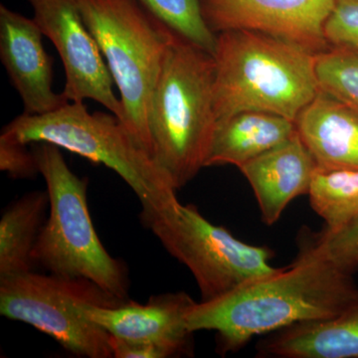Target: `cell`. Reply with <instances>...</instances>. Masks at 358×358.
Masks as SVG:
<instances>
[{
    "mask_svg": "<svg viewBox=\"0 0 358 358\" xmlns=\"http://www.w3.org/2000/svg\"><path fill=\"white\" fill-rule=\"evenodd\" d=\"M357 289L352 275L334 264L298 256L289 267L215 300L196 303L188 315L187 326L192 333L214 331L216 352L229 355L258 336L334 317Z\"/></svg>",
    "mask_w": 358,
    "mask_h": 358,
    "instance_id": "6da1fadb",
    "label": "cell"
},
{
    "mask_svg": "<svg viewBox=\"0 0 358 358\" xmlns=\"http://www.w3.org/2000/svg\"><path fill=\"white\" fill-rule=\"evenodd\" d=\"M213 57L217 122L251 110L294 122L320 89L315 54L264 33H218Z\"/></svg>",
    "mask_w": 358,
    "mask_h": 358,
    "instance_id": "7a4b0ae2",
    "label": "cell"
},
{
    "mask_svg": "<svg viewBox=\"0 0 358 358\" xmlns=\"http://www.w3.org/2000/svg\"><path fill=\"white\" fill-rule=\"evenodd\" d=\"M212 54L176 35L167 48L148 112L152 155L176 190L205 167L217 117Z\"/></svg>",
    "mask_w": 358,
    "mask_h": 358,
    "instance_id": "3957f363",
    "label": "cell"
},
{
    "mask_svg": "<svg viewBox=\"0 0 358 358\" xmlns=\"http://www.w3.org/2000/svg\"><path fill=\"white\" fill-rule=\"evenodd\" d=\"M0 136L27 145L52 143L109 167L140 200L143 223L178 201L171 179L112 113L92 114L84 103L69 102L48 114L18 115Z\"/></svg>",
    "mask_w": 358,
    "mask_h": 358,
    "instance_id": "277c9868",
    "label": "cell"
},
{
    "mask_svg": "<svg viewBox=\"0 0 358 358\" xmlns=\"http://www.w3.org/2000/svg\"><path fill=\"white\" fill-rule=\"evenodd\" d=\"M60 150L49 143H33L49 195L48 217L33 249V264L50 274L89 280L115 298L128 301L126 266L103 246L90 215L88 179L71 171Z\"/></svg>",
    "mask_w": 358,
    "mask_h": 358,
    "instance_id": "5b68a950",
    "label": "cell"
},
{
    "mask_svg": "<svg viewBox=\"0 0 358 358\" xmlns=\"http://www.w3.org/2000/svg\"><path fill=\"white\" fill-rule=\"evenodd\" d=\"M79 4L119 90L121 122L152 157L150 101L176 34L136 0H79Z\"/></svg>",
    "mask_w": 358,
    "mask_h": 358,
    "instance_id": "8992f818",
    "label": "cell"
},
{
    "mask_svg": "<svg viewBox=\"0 0 358 358\" xmlns=\"http://www.w3.org/2000/svg\"><path fill=\"white\" fill-rule=\"evenodd\" d=\"M124 301L79 278L30 271L0 279L1 315L48 334L79 357H113L110 334L85 310L90 305L114 307Z\"/></svg>",
    "mask_w": 358,
    "mask_h": 358,
    "instance_id": "52a82bcc",
    "label": "cell"
},
{
    "mask_svg": "<svg viewBox=\"0 0 358 358\" xmlns=\"http://www.w3.org/2000/svg\"><path fill=\"white\" fill-rule=\"evenodd\" d=\"M143 225L190 271L200 301L215 300L279 268L271 263L272 249L237 239L226 228L209 222L193 205L178 201Z\"/></svg>",
    "mask_w": 358,
    "mask_h": 358,
    "instance_id": "ba28073f",
    "label": "cell"
},
{
    "mask_svg": "<svg viewBox=\"0 0 358 358\" xmlns=\"http://www.w3.org/2000/svg\"><path fill=\"white\" fill-rule=\"evenodd\" d=\"M33 20L57 50L65 71L62 94L69 102L93 100L120 121L121 100L114 92V79L96 39L85 22L79 0H27Z\"/></svg>",
    "mask_w": 358,
    "mask_h": 358,
    "instance_id": "9c48e42d",
    "label": "cell"
},
{
    "mask_svg": "<svg viewBox=\"0 0 358 358\" xmlns=\"http://www.w3.org/2000/svg\"><path fill=\"white\" fill-rule=\"evenodd\" d=\"M336 0H200L212 32L264 33L317 54L331 48L324 23Z\"/></svg>",
    "mask_w": 358,
    "mask_h": 358,
    "instance_id": "30bf717a",
    "label": "cell"
},
{
    "mask_svg": "<svg viewBox=\"0 0 358 358\" xmlns=\"http://www.w3.org/2000/svg\"><path fill=\"white\" fill-rule=\"evenodd\" d=\"M32 18L0 6V60L23 103V114H48L69 103L53 89V59Z\"/></svg>",
    "mask_w": 358,
    "mask_h": 358,
    "instance_id": "8fae6325",
    "label": "cell"
},
{
    "mask_svg": "<svg viewBox=\"0 0 358 358\" xmlns=\"http://www.w3.org/2000/svg\"><path fill=\"white\" fill-rule=\"evenodd\" d=\"M196 303L185 292H176L152 296L145 305L131 301L114 307L90 305L85 312L115 338L155 343L176 357H189L194 333L188 329L187 317Z\"/></svg>",
    "mask_w": 358,
    "mask_h": 358,
    "instance_id": "7c38bea8",
    "label": "cell"
},
{
    "mask_svg": "<svg viewBox=\"0 0 358 358\" xmlns=\"http://www.w3.org/2000/svg\"><path fill=\"white\" fill-rule=\"evenodd\" d=\"M239 169L253 189L261 219L272 226L294 199L308 194L317 167L296 133Z\"/></svg>",
    "mask_w": 358,
    "mask_h": 358,
    "instance_id": "4fadbf2b",
    "label": "cell"
},
{
    "mask_svg": "<svg viewBox=\"0 0 358 358\" xmlns=\"http://www.w3.org/2000/svg\"><path fill=\"white\" fill-rule=\"evenodd\" d=\"M294 122L317 171L358 169V115L345 103L320 89Z\"/></svg>",
    "mask_w": 358,
    "mask_h": 358,
    "instance_id": "5bb4252c",
    "label": "cell"
},
{
    "mask_svg": "<svg viewBox=\"0 0 358 358\" xmlns=\"http://www.w3.org/2000/svg\"><path fill=\"white\" fill-rule=\"evenodd\" d=\"M256 350L259 357L358 358V289L338 315L267 334Z\"/></svg>",
    "mask_w": 358,
    "mask_h": 358,
    "instance_id": "9a60e30c",
    "label": "cell"
},
{
    "mask_svg": "<svg viewBox=\"0 0 358 358\" xmlns=\"http://www.w3.org/2000/svg\"><path fill=\"white\" fill-rule=\"evenodd\" d=\"M294 122L264 112H241L218 121L205 167L240 166L288 141Z\"/></svg>",
    "mask_w": 358,
    "mask_h": 358,
    "instance_id": "2e32d148",
    "label": "cell"
},
{
    "mask_svg": "<svg viewBox=\"0 0 358 358\" xmlns=\"http://www.w3.org/2000/svg\"><path fill=\"white\" fill-rule=\"evenodd\" d=\"M49 209L46 192H33L7 207L0 219V279L30 272L32 252Z\"/></svg>",
    "mask_w": 358,
    "mask_h": 358,
    "instance_id": "e0dca14e",
    "label": "cell"
},
{
    "mask_svg": "<svg viewBox=\"0 0 358 358\" xmlns=\"http://www.w3.org/2000/svg\"><path fill=\"white\" fill-rule=\"evenodd\" d=\"M308 195L327 229L355 222L358 220V169L317 171Z\"/></svg>",
    "mask_w": 358,
    "mask_h": 358,
    "instance_id": "ac0fdd59",
    "label": "cell"
},
{
    "mask_svg": "<svg viewBox=\"0 0 358 358\" xmlns=\"http://www.w3.org/2000/svg\"><path fill=\"white\" fill-rule=\"evenodd\" d=\"M180 38L214 55L217 34L202 16L200 0H136Z\"/></svg>",
    "mask_w": 358,
    "mask_h": 358,
    "instance_id": "d6986e66",
    "label": "cell"
},
{
    "mask_svg": "<svg viewBox=\"0 0 358 358\" xmlns=\"http://www.w3.org/2000/svg\"><path fill=\"white\" fill-rule=\"evenodd\" d=\"M298 255L322 259L352 275L358 270V220L338 229L307 230L299 240Z\"/></svg>",
    "mask_w": 358,
    "mask_h": 358,
    "instance_id": "ffe728a7",
    "label": "cell"
},
{
    "mask_svg": "<svg viewBox=\"0 0 358 358\" xmlns=\"http://www.w3.org/2000/svg\"><path fill=\"white\" fill-rule=\"evenodd\" d=\"M320 88L345 103L358 115V53L331 47L317 54Z\"/></svg>",
    "mask_w": 358,
    "mask_h": 358,
    "instance_id": "44dd1931",
    "label": "cell"
},
{
    "mask_svg": "<svg viewBox=\"0 0 358 358\" xmlns=\"http://www.w3.org/2000/svg\"><path fill=\"white\" fill-rule=\"evenodd\" d=\"M324 30L329 46L358 53V0H336Z\"/></svg>",
    "mask_w": 358,
    "mask_h": 358,
    "instance_id": "7402d4cb",
    "label": "cell"
},
{
    "mask_svg": "<svg viewBox=\"0 0 358 358\" xmlns=\"http://www.w3.org/2000/svg\"><path fill=\"white\" fill-rule=\"evenodd\" d=\"M0 169L14 179H29L39 173L36 159L27 145L0 136Z\"/></svg>",
    "mask_w": 358,
    "mask_h": 358,
    "instance_id": "603a6c76",
    "label": "cell"
},
{
    "mask_svg": "<svg viewBox=\"0 0 358 358\" xmlns=\"http://www.w3.org/2000/svg\"><path fill=\"white\" fill-rule=\"evenodd\" d=\"M113 357L115 358H171L173 352L155 343H133L110 336Z\"/></svg>",
    "mask_w": 358,
    "mask_h": 358,
    "instance_id": "cb8c5ba5",
    "label": "cell"
}]
</instances>
